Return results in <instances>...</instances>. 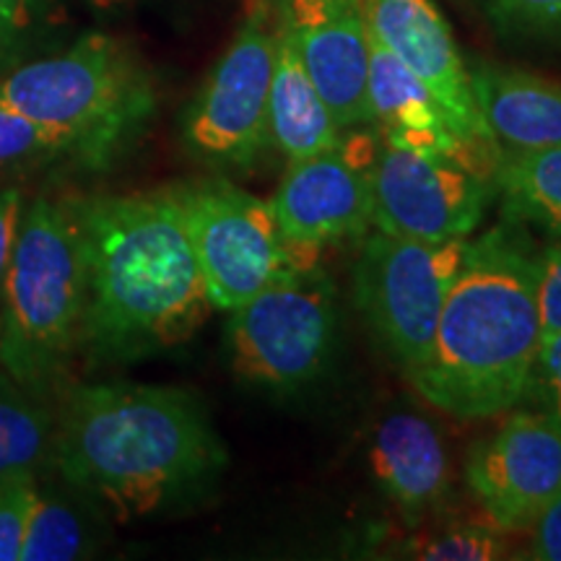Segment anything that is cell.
<instances>
[{"mask_svg":"<svg viewBox=\"0 0 561 561\" xmlns=\"http://www.w3.org/2000/svg\"><path fill=\"white\" fill-rule=\"evenodd\" d=\"M369 42V123L382 144L432 157H455L479 170L430 89L371 34Z\"/></svg>","mask_w":561,"mask_h":561,"instance_id":"16","label":"cell"},{"mask_svg":"<svg viewBox=\"0 0 561 561\" xmlns=\"http://www.w3.org/2000/svg\"><path fill=\"white\" fill-rule=\"evenodd\" d=\"M494 198L502 219L561 237V146L502 151L494 167Z\"/></svg>","mask_w":561,"mask_h":561,"instance_id":"19","label":"cell"},{"mask_svg":"<svg viewBox=\"0 0 561 561\" xmlns=\"http://www.w3.org/2000/svg\"><path fill=\"white\" fill-rule=\"evenodd\" d=\"M301 66L343 130L369 123V30L362 5L289 16Z\"/></svg>","mask_w":561,"mask_h":561,"instance_id":"14","label":"cell"},{"mask_svg":"<svg viewBox=\"0 0 561 561\" xmlns=\"http://www.w3.org/2000/svg\"><path fill=\"white\" fill-rule=\"evenodd\" d=\"M47 398L0 367V481L34 473L53 450L58 416Z\"/></svg>","mask_w":561,"mask_h":561,"instance_id":"20","label":"cell"},{"mask_svg":"<svg viewBox=\"0 0 561 561\" xmlns=\"http://www.w3.org/2000/svg\"><path fill=\"white\" fill-rule=\"evenodd\" d=\"M341 5H362V0H286V13L289 16H310V13L341 9Z\"/></svg>","mask_w":561,"mask_h":561,"instance_id":"31","label":"cell"},{"mask_svg":"<svg viewBox=\"0 0 561 561\" xmlns=\"http://www.w3.org/2000/svg\"><path fill=\"white\" fill-rule=\"evenodd\" d=\"M538 310L543 339L561 333V237L538 250Z\"/></svg>","mask_w":561,"mask_h":561,"instance_id":"27","label":"cell"},{"mask_svg":"<svg viewBox=\"0 0 561 561\" xmlns=\"http://www.w3.org/2000/svg\"><path fill=\"white\" fill-rule=\"evenodd\" d=\"M481 9L507 37L561 42V0H481Z\"/></svg>","mask_w":561,"mask_h":561,"instance_id":"23","label":"cell"},{"mask_svg":"<svg viewBox=\"0 0 561 561\" xmlns=\"http://www.w3.org/2000/svg\"><path fill=\"white\" fill-rule=\"evenodd\" d=\"M276 47L278 24H273L268 3L255 0L182 121L187 151L210 170H250L271 146Z\"/></svg>","mask_w":561,"mask_h":561,"instance_id":"9","label":"cell"},{"mask_svg":"<svg viewBox=\"0 0 561 561\" xmlns=\"http://www.w3.org/2000/svg\"><path fill=\"white\" fill-rule=\"evenodd\" d=\"M21 224V193L16 187H0V291H3L5 273L16 248Z\"/></svg>","mask_w":561,"mask_h":561,"instance_id":"30","label":"cell"},{"mask_svg":"<svg viewBox=\"0 0 561 561\" xmlns=\"http://www.w3.org/2000/svg\"><path fill=\"white\" fill-rule=\"evenodd\" d=\"M523 403L561 421V333L541 341Z\"/></svg>","mask_w":561,"mask_h":561,"instance_id":"26","label":"cell"},{"mask_svg":"<svg viewBox=\"0 0 561 561\" xmlns=\"http://www.w3.org/2000/svg\"><path fill=\"white\" fill-rule=\"evenodd\" d=\"M528 533V559L561 561V496L538 517Z\"/></svg>","mask_w":561,"mask_h":561,"instance_id":"29","label":"cell"},{"mask_svg":"<svg viewBox=\"0 0 561 561\" xmlns=\"http://www.w3.org/2000/svg\"><path fill=\"white\" fill-rule=\"evenodd\" d=\"M39 489L34 473L0 481V561H19Z\"/></svg>","mask_w":561,"mask_h":561,"instance_id":"25","label":"cell"},{"mask_svg":"<svg viewBox=\"0 0 561 561\" xmlns=\"http://www.w3.org/2000/svg\"><path fill=\"white\" fill-rule=\"evenodd\" d=\"M87 553V528L62 500L37 496L19 561H70Z\"/></svg>","mask_w":561,"mask_h":561,"instance_id":"22","label":"cell"},{"mask_svg":"<svg viewBox=\"0 0 561 561\" xmlns=\"http://www.w3.org/2000/svg\"><path fill=\"white\" fill-rule=\"evenodd\" d=\"M34 0H0V73L11 66L32 26Z\"/></svg>","mask_w":561,"mask_h":561,"instance_id":"28","label":"cell"},{"mask_svg":"<svg viewBox=\"0 0 561 561\" xmlns=\"http://www.w3.org/2000/svg\"><path fill=\"white\" fill-rule=\"evenodd\" d=\"M369 180L371 227L416 242L471 240L494 198V180L462 159L396 149L380 136Z\"/></svg>","mask_w":561,"mask_h":561,"instance_id":"10","label":"cell"},{"mask_svg":"<svg viewBox=\"0 0 561 561\" xmlns=\"http://www.w3.org/2000/svg\"><path fill=\"white\" fill-rule=\"evenodd\" d=\"M96 3H104V5H110V3H117V0H96Z\"/></svg>","mask_w":561,"mask_h":561,"instance_id":"32","label":"cell"},{"mask_svg":"<svg viewBox=\"0 0 561 561\" xmlns=\"http://www.w3.org/2000/svg\"><path fill=\"white\" fill-rule=\"evenodd\" d=\"M0 297V367L24 388L50 396L83 335L81 201L39 195L24 210Z\"/></svg>","mask_w":561,"mask_h":561,"instance_id":"5","label":"cell"},{"mask_svg":"<svg viewBox=\"0 0 561 561\" xmlns=\"http://www.w3.org/2000/svg\"><path fill=\"white\" fill-rule=\"evenodd\" d=\"M87 310L81 348L133 364L182 346L214 312L178 203L167 191L81 201Z\"/></svg>","mask_w":561,"mask_h":561,"instance_id":"2","label":"cell"},{"mask_svg":"<svg viewBox=\"0 0 561 561\" xmlns=\"http://www.w3.org/2000/svg\"><path fill=\"white\" fill-rule=\"evenodd\" d=\"M335 286L314 261H297L229 310V364L252 388L297 392L318 380L335 343Z\"/></svg>","mask_w":561,"mask_h":561,"instance_id":"6","label":"cell"},{"mask_svg":"<svg viewBox=\"0 0 561 561\" xmlns=\"http://www.w3.org/2000/svg\"><path fill=\"white\" fill-rule=\"evenodd\" d=\"M377 138H346L339 149L291 161L271 206L294 252L318 257L325 244L371 229L369 161Z\"/></svg>","mask_w":561,"mask_h":561,"instance_id":"13","label":"cell"},{"mask_svg":"<svg viewBox=\"0 0 561 561\" xmlns=\"http://www.w3.org/2000/svg\"><path fill=\"white\" fill-rule=\"evenodd\" d=\"M468 242H416L371 227L354 265V305L405 377L430 359L434 333Z\"/></svg>","mask_w":561,"mask_h":561,"instance_id":"7","label":"cell"},{"mask_svg":"<svg viewBox=\"0 0 561 561\" xmlns=\"http://www.w3.org/2000/svg\"><path fill=\"white\" fill-rule=\"evenodd\" d=\"M466 483L483 517L504 533H523L561 496V421L512 409L471 445Z\"/></svg>","mask_w":561,"mask_h":561,"instance_id":"11","label":"cell"},{"mask_svg":"<svg viewBox=\"0 0 561 561\" xmlns=\"http://www.w3.org/2000/svg\"><path fill=\"white\" fill-rule=\"evenodd\" d=\"M369 462L382 494L409 523L424 520L453 489V462L445 439L416 411H392L377 421Z\"/></svg>","mask_w":561,"mask_h":561,"instance_id":"15","label":"cell"},{"mask_svg":"<svg viewBox=\"0 0 561 561\" xmlns=\"http://www.w3.org/2000/svg\"><path fill=\"white\" fill-rule=\"evenodd\" d=\"M50 453L62 479L121 523L198 500L229 466L206 405L167 385L73 388Z\"/></svg>","mask_w":561,"mask_h":561,"instance_id":"1","label":"cell"},{"mask_svg":"<svg viewBox=\"0 0 561 561\" xmlns=\"http://www.w3.org/2000/svg\"><path fill=\"white\" fill-rule=\"evenodd\" d=\"M483 125L500 151L561 146V87L528 70L479 62L468 68Z\"/></svg>","mask_w":561,"mask_h":561,"instance_id":"17","label":"cell"},{"mask_svg":"<svg viewBox=\"0 0 561 561\" xmlns=\"http://www.w3.org/2000/svg\"><path fill=\"white\" fill-rule=\"evenodd\" d=\"M167 193L178 203L214 310H234L291 263L314 261L289 248L271 201L234 182L210 178Z\"/></svg>","mask_w":561,"mask_h":561,"instance_id":"8","label":"cell"},{"mask_svg":"<svg viewBox=\"0 0 561 561\" xmlns=\"http://www.w3.org/2000/svg\"><path fill=\"white\" fill-rule=\"evenodd\" d=\"M541 341L538 250L525 227L504 219L468 242L430 359L409 382L455 419H500L523 405Z\"/></svg>","mask_w":561,"mask_h":561,"instance_id":"3","label":"cell"},{"mask_svg":"<svg viewBox=\"0 0 561 561\" xmlns=\"http://www.w3.org/2000/svg\"><path fill=\"white\" fill-rule=\"evenodd\" d=\"M53 159L62 157L50 136L30 117L19 115L9 104L0 102V167L42 164Z\"/></svg>","mask_w":561,"mask_h":561,"instance_id":"24","label":"cell"},{"mask_svg":"<svg viewBox=\"0 0 561 561\" xmlns=\"http://www.w3.org/2000/svg\"><path fill=\"white\" fill-rule=\"evenodd\" d=\"M510 533L491 525L486 517L479 523H450L442 528L411 538L401 557L421 561H494L510 557Z\"/></svg>","mask_w":561,"mask_h":561,"instance_id":"21","label":"cell"},{"mask_svg":"<svg viewBox=\"0 0 561 561\" xmlns=\"http://www.w3.org/2000/svg\"><path fill=\"white\" fill-rule=\"evenodd\" d=\"M362 13L371 37L430 89L476 167L494 180V167L502 151L481 121L471 91V76L437 3L362 0Z\"/></svg>","mask_w":561,"mask_h":561,"instance_id":"12","label":"cell"},{"mask_svg":"<svg viewBox=\"0 0 561 561\" xmlns=\"http://www.w3.org/2000/svg\"><path fill=\"white\" fill-rule=\"evenodd\" d=\"M0 102L87 170H107L130 153L157 112L146 68L107 34H87L66 53L13 68L0 79Z\"/></svg>","mask_w":561,"mask_h":561,"instance_id":"4","label":"cell"},{"mask_svg":"<svg viewBox=\"0 0 561 561\" xmlns=\"http://www.w3.org/2000/svg\"><path fill=\"white\" fill-rule=\"evenodd\" d=\"M271 146L286 161H299L314 153L339 149L343 128L322 102L314 83L301 66L286 21H278L276 66H273L268 102Z\"/></svg>","mask_w":561,"mask_h":561,"instance_id":"18","label":"cell"}]
</instances>
